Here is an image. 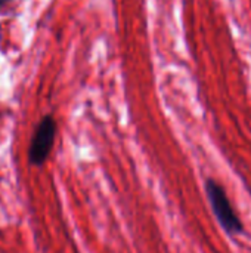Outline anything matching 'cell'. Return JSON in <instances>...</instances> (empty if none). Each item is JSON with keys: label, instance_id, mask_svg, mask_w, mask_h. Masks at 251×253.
I'll return each mask as SVG.
<instances>
[{"label": "cell", "instance_id": "1", "mask_svg": "<svg viewBox=\"0 0 251 253\" xmlns=\"http://www.w3.org/2000/svg\"><path fill=\"white\" fill-rule=\"evenodd\" d=\"M207 200L210 203V208L219 222V225L223 228V231L228 236H240L244 234V224L237 213L232 202L229 200V196L225 190V187L213 178H209L204 184Z\"/></svg>", "mask_w": 251, "mask_h": 253}, {"label": "cell", "instance_id": "2", "mask_svg": "<svg viewBox=\"0 0 251 253\" xmlns=\"http://www.w3.org/2000/svg\"><path fill=\"white\" fill-rule=\"evenodd\" d=\"M55 135H56V122L50 114H47L36 126L30 142L28 160L31 165L41 166L47 160L55 142Z\"/></svg>", "mask_w": 251, "mask_h": 253}, {"label": "cell", "instance_id": "3", "mask_svg": "<svg viewBox=\"0 0 251 253\" xmlns=\"http://www.w3.org/2000/svg\"><path fill=\"white\" fill-rule=\"evenodd\" d=\"M12 0H0V7H3V6H6L7 3H10Z\"/></svg>", "mask_w": 251, "mask_h": 253}]
</instances>
